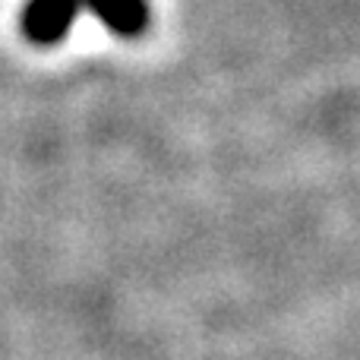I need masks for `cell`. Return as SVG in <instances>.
<instances>
[{
    "label": "cell",
    "instance_id": "obj_1",
    "mask_svg": "<svg viewBox=\"0 0 360 360\" xmlns=\"http://www.w3.org/2000/svg\"><path fill=\"white\" fill-rule=\"evenodd\" d=\"M82 13V0H29L22 10V35L32 44L48 48L67 38L70 25Z\"/></svg>",
    "mask_w": 360,
    "mask_h": 360
},
{
    "label": "cell",
    "instance_id": "obj_2",
    "mask_svg": "<svg viewBox=\"0 0 360 360\" xmlns=\"http://www.w3.org/2000/svg\"><path fill=\"white\" fill-rule=\"evenodd\" d=\"M82 10L120 38H139L152 22L149 0H82Z\"/></svg>",
    "mask_w": 360,
    "mask_h": 360
}]
</instances>
